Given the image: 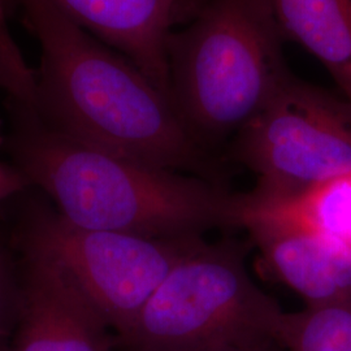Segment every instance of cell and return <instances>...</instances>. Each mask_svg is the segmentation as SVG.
Masks as SVG:
<instances>
[{
    "instance_id": "6da1fadb",
    "label": "cell",
    "mask_w": 351,
    "mask_h": 351,
    "mask_svg": "<svg viewBox=\"0 0 351 351\" xmlns=\"http://www.w3.org/2000/svg\"><path fill=\"white\" fill-rule=\"evenodd\" d=\"M39 45L32 112L52 132L95 150L175 172L206 156L172 99L124 55L46 0H20Z\"/></svg>"
},
{
    "instance_id": "7a4b0ae2",
    "label": "cell",
    "mask_w": 351,
    "mask_h": 351,
    "mask_svg": "<svg viewBox=\"0 0 351 351\" xmlns=\"http://www.w3.org/2000/svg\"><path fill=\"white\" fill-rule=\"evenodd\" d=\"M11 108L14 168L72 224L154 239L234 226L236 195L198 177L84 146L52 132L34 113Z\"/></svg>"
},
{
    "instance_id": "3957f363",
    "label": "cell",
    "mask_w": 351,
    "mask_h": 351,
    "mask_svg": "<svg viewBox=\"0 0 351 351\" xmlns=\"http://www.w3.org/2000/svg\"><path fill=\"white\" fill-rule=\"evenodd\" d=\"M282 38L271 0H208L171 33L172 101L199 143L237 133L288 78Z\"/></svg>"
},
{
    "instance_id": "277c9868",
    "label": "cell",
    "mask_w": 351,
    "mask_h": 351,
    "mask_svg": "<svg viewBox=\"0 0 351 351\" xmlns=\"http://www.w3.org/2000/svg\"><path fill=\"white\" fill-rule=\"evenodd\" d=\"M284 314L252 281L239 246L206 242L169 272L134 322L113 337L114 348L198 351L277 341Z\"/></svg>"
},
{
    "instance_id": "5b68a950",
    "label": "cell",
    "mask_w": 351,
    "mask_h": 351,
    "mask_svg": "<svg viewBox=\"0 0 351 351\" xmlns=\"http://www.w3.org/2000/svg\"><path fill=\"white\" fill-rule=\"evenodd\" d=\"M21 242L25 255L51 264L80 290L113 337L125 332L176 265L206 245L202 236L154 239L85 229L49 208L30 213Z\"/></svg>"
},
{
    "instance_id": "8992f818",
    "label": "cell",
    "mask_w": 351,
    "mask_h": 351,
    "mask_svg": "<svg viewBox=\"0 0 351 351\" xmlns=\"http://www.w3.org/2000/svg\"><path fill=\"white\" fill-rule=\"evenodd\" d=\"M236 134V156L263 197H288L351 169L350 103L291 75Z\"/></svg>"
},
{
    "instance_id": "52a82bcc",
    "label": "cell",
    "mask_w": 351,
    "mask_h": 351,
    "mask_svg": "<svg viewBox=\"0 0 351 351\" xmlns=\"http://www.w3.org/2000/svg\"><path fill=\"white\" fill-rule=\"evenodd\" d=\"M11 351H114L110 326L55 267L25 255Z\"/></svg>"
},
{
    "instance_id": "ba28073f",
    "label": "cell",
    "mask_w": 351,
    "mask_h": 351,
    "mask_svg": "<svg viewBox=\"0 0 351 351\" xmlns=\"http://www.w3.org/2000/svg\"><path fill=\"white\" fill-rule=\"evenodd\" d=\"M136 64L172 99L168 39L190 0H46Z\"/></svg>"
},
{
    "instance_id": "9c48e42d",
    "label": "cell",
    "mask_w": 351,
    "mask_h": 351,
    "mask_svg": "<svg viewBox=\"0 0 351 351\" xmlns=\"http://www.w3.org/2000/svg\"><path fill=\"white\" fill-rule=\"evenodd\" d=\"M243 229L268 269L306 306L351 298V252L337 242L289 226L256 223Z\"/></svg>"
},
{
    "instance_id": "30bf717a",
    "label": "cell",
    "mask_w": 351,
    "mask_h": 351,
    "mask_svg": "<svg viewBox=\"0 0 351 351\" xmlns=\"http://www.w3.org/2000/svg\"><path fill=\"white\" fill-rule=\"evenodd\" d=\"M256 223L316 233L351 252V169L288 197L236 195L233 226Z\"/></svg>"
},
{
    "instance_id": "8fae6325",
    "label": "cell",
    "mask_w": 351,
    "mask_h": 351,
    "mask_svg": "<svg viewBox=\"0 0 351 351\" xmlns=\"http://www.w3.org/2000/svg\"><path fill=\"white\" fill-rule=\"evenodd\" d=\"M284 38L310 51L351 104V0H271Z\"/></svg>"
},
{
    "instance_id": "7c38bea8",
    "label": "cell",
    "mask_w": 351,
    "mask_h": 351,
    "mask_svg": "<svg viewBox=\"0 0 351 351\" xmlns=\"http://www.w3.org/2000/svg\"><path fill=\"white\" fill-rule=\"evenodd\" d=\"M277 341L284 351H351V298L285 313Z\"/></svg>"
},
{
    "instance_id": "4fadbf2b",
    "label": "cell",
    "mask_w": 351,
    "mask_h": 351,
    "mask_svg": "<svg viewBox=\"0 0 351 351\" xmlns=\"http://www.w3.org/2000/svg\"><path fill=\"white\" fill-rule=\"evenodd\" d=\"M0 88L7 94L10 104L26 110L34 108V69L27 65L14 40L5 0H0Z\"/></svg>"
},
{
    "instance_id": "5bb4252c",
    "label": "cell",
    "mask_w": 351,
    "mask_h": 351,
    "mask_svg": "<svg viewBox=\"0 0 351 351\" xmlns=\"http://www.w3.org/2000/svg\"><path fill=\"white\" fill-rule=\"evenodd\" d=\"M20 293L0 268V351H11Z\"/></svg>"
},
{
    "instance_id": "9a60e30c",
    "label": "cell",
    "mask_w": 351,
    "mask_h": 351,
    "mask_svg": "<svg viewBox=\"0 0 351 351\" xmlns=\"http://www.w3.org/2000/svg\"><path fill=\"white\" fill-rule=\"evenodd\" d=\"M27 186L24 176L14 167L0 163V202L11 198Z\"/></svg>"
},
{
    "instance_id": "2e32d148",
    "label": "cell",
    "mask_w": 351,
    "mask_h": 351,
    "mask_svg": "<svg viewBox=\"0 0 351 351\" xmlns=\"http://www.w3.org/2000/svg\"><path fill=\"white\" fill-rule=\"evenodd\" d=\"M198 351H284V349L281 348V345L277 341H262V342H254V343Z\"/></svg>"
},
{
    "instance_id": "e0dca14e",
    "label": "cell",
    "mask_w": 351,
    "mask_h": 351,
    "mask_svg": "<svg viewBox=\"0 0 351 351\" xmlns=\"http://www.w3.org/2000/svg\"><path fill=\"white\" fill-rule=\"evenodd\" d=\"M5 143V134H4V129H3V123L0 120V147Z\"/></svg>"
}]
</instances>
